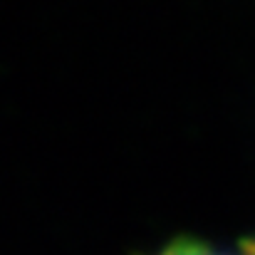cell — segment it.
Returning <instances> with one entry per match:
<instances>
[{
  "instance_id": "obj_1",
  "label": "cell",
  "mask_w": 255,
  "mask_h": 255,
  "mask_svg": "<svg viewBox=\"0 0 255 255\" xmlns=\"http://www.w3.org/2000/svg\"><path fill=\"white\" fill-rule=\"evenodd\" d=\"M154 255H255V243L243 246L241 251H226V248H216L206 241L178 238V241H171L169 246H164L161 251H156Z\"/></svg>"
}]
</instances>
